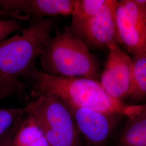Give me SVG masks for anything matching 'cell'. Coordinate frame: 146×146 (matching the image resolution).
<instances>
[{"label": "cell", "mask_w": 146, "mask_h": 146, "mask_svg": "<svg viewBox=\"0 0 146 146\" xmlns=\"http://www.w3.org/2000/svg\"><path fill=\"white\" fill-rule=\"evenodd\" d=\"M31 93L56 95L67 106L82 107L126 117L135 115L144 104H128L110 96L99 81L83 78H63L39 70L33 79Z\"/></svg>", "instance_id": "obj_1"}, {"label": "cell", "mask_w": 146, "mask_h": 146, "mask_svg": "<svg viewBox=\"0 0 146 146\" xmlns=\"http://www.w3.org/2000/svg\"><path fill=\"white\" fill-rule=\"evenodd\" d=\"M38 58L41 71L48 75L98 81L99 66L96 58L68 27L47 39Z\"/></svg>", "instance_id": "obj_2"}, {"label": "cell", "mask_w": 146, "mask_h": 146, "mask_svg": "<svg viewBox=\"0 0 146 146\" xmlns=\"http://www.w3.org/2000/svg\"><path fill=\"white\" fill-rule=\"evenodd\" d=\"M55 25L54 18L34 20L13 36L0 42V71L10 78L33 80L35 63Z\"/></svg>", "instance_id": "obj_3"}, {"label": "cell", "mask_w": 146, "mask_h": 146, "mask_svg": "<svg viewBox=\"0 0 146 146\" xmlns=\"http://www.w3.org/2000/svg\"><path fill=\"white\" fill-rule=\"evenodd\" d=\"M25 107L35 121L49 146H79L80 133L68 107L56 95L42 94Z\"/></svg>", "instance_id": "obj_4"}, {"label": "cell", "mask_w": 146, "mask_h": 146, "mask_svg": "<svg viewBox=\"0 0 146 146\" xmlns=\"http://www.w3.org/2000/svg\"><path fill=\"white\" fill-rule=\"evenodd\" d=\"M116 21L119 43L134 56L146 53V0L117 1Z\"/></svg>", "instance_id": "obj_5"}, {"label": "cell", "mask_w": 146, "mask_h": 146, "mask_svg": "<svg viewBox=\"0 0 146 146\" xmlns=\"http://www.w3.org/2000/svg\"><path fill=\"white\" fill-rule=\"evenodd\" d=\"M117 2V0H106L98 14L81 25L69 29L89 49L110 50L119 46L116 21Z\"/></svg>", "instance_id": "obj_6"}, {"label": "cell", "mask_w": 146, "mask_h": 146, "mask_svg": "<svg viewBox=\"0 0 146 146\" xmlns=\"http://www.w3.org/2000/svg\"><path fill=\"white\" fill-rule=\"evenodd\" d=\"M132 79V60L119 46L109 50L100 84L104 90L115 99H128Z\"/></svg>", "instance_id": "obj_7"}, {"label": "cell", "mask_w": 146, "mask_h": 146, "mask_svg": "<svg viewBox=\"0 0 146 146\" xmlns=\"http://www.w3.org/2000/svg\"><path fill=\"white\" fill-rule=\"evenodd\" d=\"M67 107L88 146H104L114 131L120 116L82 107Z\"/></svg>", "instance_id": "obj_8"}, {"label": "cell", "mask_w": 146, "mask_h": 146, "mask_svg": "<svg viewBox=\"0 0 146 146\" xmlns=\"http://www.w3.org/2000/svg\"><path fill=\"white\" fill-rule=\"evenodd\" d=\"M75 0H0L6 11L24 13L34 20L71 15Z\"/></svg>", "instance_id": "obj_9"}, {"label": "cell", "mask_w": 146, "mask_h": 146, "mask_svg": "<svg viewBox=\"0 0 146 146\" xmlns=\"http://www.w3.org/2000/svg\"><path fill=\"white\" fill-rule=\"evenodd\" d=\"M117 141L118 146H146V104L140 112L127 117Z\"/></svg>", "instance_id": "obj_10"}, {"label": "cell", "mask_w": 146, "mask_h": 146, "mask_svg": "<svg viewBox=\"0 0 146 146\" xmlns=\"http://www.w3.org/2000/svg\"><path fill=\"white\" fill-rule=\"evenodd\" d=\"M11 146H49V144L35 121L26 114L13 138Z\"/></svg>", "instance_id": "obj_11"}, {"label": "cell", "mask_w": 146, "mask_h": 146, "mask_svg": "<svg viewBox=\"0 0 146 146\" xmlns=\"http://www.w3.org/2000/svg\"><path fill=\"white\" fill-rule=\"evenodd\" d=\"M131 60V87L128 99L146 102V53L134 56Z\"/></svg>", "instance_id": "obj_12"}, {"label": "cell", "mask_w": 146, "mask_h": 146, "mask_svg": "<svg viewBox=\"0 0 146 146\" xmlns=\"http://www.w3.org/2000/svg\"><path fill=\"white\" fill-rule=\"evenodd\" d=\"M106 0H75L69 26L72 29L88 21L99 12Z\"/></svg>", "instance_id": "obj_13"}, {"label": "cell", "mask_w": 146, "mask_h": 146, "mask_svg": "<svg viewBox=\"0 0 146 146\" xmlns=\"http://www.w3.org/2000/svg\"><path fill=\"white\" fill-rule=\"evenodd\" d=\"M27 86L19 79L10 78L0 71V100L13 95L23 96Z\"/></svg>", "instance_id": "obj_14"}, {"label": "cell", "mask_w": 146, "mask_h": 146, "mask_svg": "<svg viewBox=\"0 0 146 146\" xmlns=\"http://www.w3.org/2000/svg\"><path fill=\"white\" fill-rule=\"evenodd\" d=\"M26 107L0 108V138L26 115Z\"/></svg>", "instance_id": "obj_15"}, {"label": "cell", "mask_w": 146, "mask_h": 146, "mask_svg": "<svg viewBox=\"0 0 146 146\" xmlns=\"http://www.w3.org/2000/svg\"><path fill=\"white\" fill-rule=\"evenodd\" d=\"M20 21L16 19H0V42L6 39L11 33L22 29Z\"/></svg>", "instance_id": "obj_16"}, {"label": "cell", "mask_w": 146, "mask_h": 146, "mask_svg": "<svg viewBox=\"0 0 146 146\" xmlns=\"http://www.w3.org/2000/svg\"><path fill=\"white\" fill-rule=\"evenodd\" d=\"M24 117H23L22 119L16 122L5 134H4L0 138V146H11L13 138L15 135L18 127L20 125L21 121Z\"/></svg>", "instance_id": "obj_17"}, {"label": "cell", "mask_w": 146, "mask_h": 146, "mask_svg": "<svg viewBox=\"0 0 146 146\" xmlns=\"http://www.w3.org/2000/svg\"><path fill=\"white\" fill-rule=\"evenodd\" d=\"M10 18L11 19H16L19 21H25L30 19V17L27 15H23L19 12H13L5 10L2 6L0 5V19Z\"/></svg>", "instance_id": "obj_18"}]
</instances>
